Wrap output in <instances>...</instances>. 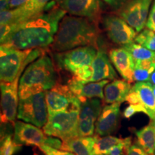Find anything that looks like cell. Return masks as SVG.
<instances>
[{
    "mask_svg": "<svg viewBox=\"0 0 155 155\" xmlns=\"http://www.w3.org/2000/svg\"><path fill=\"white\" fill-rule=\"evenodd\" d=\"M55 5V2H52L40 14L20 24L1 25V46L25 50L52 45L66 14Z\"/></svg>",
    "mask_w": 155,
    "mask_h": 155,
    "instance_id": "1",
    "label": "cell"
},
{
    "mask_svg": "<svg viewBox=\"0 0 155 155\" xmlns=\"http://www.w3.org/2000/svg\"><path fill=\"white\" fill-rule=\"evenodd\" d=\"M99 30L96 21L83 17L65 16L51 46L53 50L59 53L79 47L96 48Z\"/></svg>",
    "mask_w": 155,
    "mask_h": 155,
    "instance_id": "2",
    "label": "cell"
},
{
    "mask_svg": "<svg viewBox=\"0 0 155 155\" xmlns=\"http://www.w3.org/2000/svg\"><path fill=\"white\" fill-rule=\"evenodd\" d=\"M57 83V73L51 58L47 55H42L30 63L21 76L19 84V99L47 91Z\"/></svg>",
    "mask_w": 155,
    "mask_h": 155,
    "instance_id": "3",
    "label": "cell"
},
{
    "mask_svg": "<svg viewBox=\"0 0 155 155\" xmlns=\"http://www.w3.org/2000/svg\"><path fill=\"white\" fill-rule=\"evenodd\" d=\"M41 50H21L1 46L0 48V78L1 82L11 83L15 80L29 63L41 55Z\"/></svg>",
    "mask_w": 155,
    "mask_h": 155,
    "instance_id": "4",
    "label": "cell"
},
{
    "mask_svg": "<svg viewBox=\"0 0 155 155\" xmlns=\"http://www.w3.org/2000/svg\"><path fill=\"white\" fill-rule=\"evenodd\" d=\"M79 110L58 112L48 115L47 123L43 127V131L47 136L53 137L65 141L78 137V123Z\"/></svg>",
    "mask_w": 155,
    "mask_h": 155,
    "instance_id": "5",
    "label": "cell"
},
{
    "mask_svg": "<svg viewBox=\"0 0 155 155\" xmlns=\"http://www.w3.org/2000/svg\"><path fill=\"white\" fill-rule=\"evenodd\" d=\"M46 91L19 99L17 118L38 128L43 127L48 119Z\"/></svg>",
    "mask_w": 155,
    "mask_h": 155,
    "instance_id": "6",
    "label": "cell"
},
{
    "mask_svg": "<svg viewBox=\"0 0 155 155\" xmlns=\"http://www.w3.org/2000/svg\"><path fill=\"white\" fill-rule=\"evenodd\" d=\"M14 141L17 145H41L62 150L63 141L53 137H48L43 131L36 126L22 121L15 122Z\"/></svg>",
    "mask_w": 155,
    "mask_h": 155,
    "instance_id": "7",
    "label": "cell"
},
{
    "mask_svg": "<svg viewBox=\"0 0 155 155\" xmlns=\"http://www.w3.org/2000/svg\"><path fill=\"white\" fill-rule=\"evenodd\" d=\"M45 99L48 115L69 110H79L81 108V101L71 91L69 86L58 83L46 91Z\"/></svg>",
    "mask_w": 155,
    "mask_h": 155,
    "instance_id": "8",
    "label": "cell"
},
{
    "mask_svg": "<svg viewBox=\"0 0 155 155\" xmlns=\"http://www.w3.org/2000/svg\"><path fill=\"white\" fill-rule=\"evenodd\" d=\"M96 54V48L86 46L61 52L56 54L55 58L60 67L74 74L78 70L91 65Z\"/></svg>",
    "mask_w": 155,
    "mask_h": 155,
    "instance_id": "9",
    "label": "cell"
},
{
    "mask_svg": "<svg viewBox=\"0 0 155 155\" xmlns=\"http://www.w3.org/2000/svg\"><path fill=\"white\" fill-rule=\"evenodd\" d=\"M19 75L11 83L1 82V122L15 124L19 106Z\"/></svg>",
    "mask_w": 155,
    "mask_h": 155,
    "instance_id": "10",
    "label": "cell"
},
{
    "mask_svg": "<svg viewBox=\"0 0 155 155\" xmlns=\"http://www.w3.org/2000/svg\"><path fill=\"white\" fill-rule=\"evenodd\" d=\"M152 0H129L119 9V15L137 32L147 25L149 9Z\"/></svg>",
    "mask_w": 155,
    "mask_h": 155,
    "instance_id": "11",
    "label": "cell"
},
{
    "mask_svg": "<svg viewBox=\"0 0 155 155\" xmlns=\"http://www.w3.org/2000/svg\"><path fill=\"white\" fill-rule=\"evenodd\" d=\"M104 28L110 40L124 46L134 42L137 32L120 17L108 15L104 17Z\"/></svg>",
    "mask_w": 155,
    "mask_h": 155,
    "instance_id": "12",
    "label": "cell"
},
{
    "mask_svg": "<svg viewBox=\"0 0 155 155\" xmlns=\"http://www.w3.org/2000/svg\"><path fill=\"white\" fill-rule=\"evenodd\" d=\"M49 0H29L17 8L1 12V25L20 24L42 12Z\"/></svg>",
    "mask_w": 155,
    "mask_h": 155,
    "instance_id": "13",
    "label": "cell"
},
{
    "mask_svg": "<svg viewBox=\"0 0 155 155\" xmlns=\"http://www.w3.org/2000/svg\"><path fill=\"white\" fill-rule=\"evenodd\" d=\"M101 111L100 98H90L81 102L78 123V137H91L94 134L96 129L95 123Z\"/></svg>",
    "mask_w": 155,
    "mask_h": 155,
    "instance_id": "14",
    "label": "cell"
},
{
    "mask_svg": "<svg viewBox=\"0 0 155 155\" xmlns=\"http://www.w3.org/2000/svg\"><path fill=\"white\" fill-rule=\"evenodd\" d=\"M56 4L73 16L87 17L96 22L100 18V0H56Z\"/></svg>",
    "mask_w": 155,
    "mask_h": 155,
    "instance_id": "15",
    "label": "cell"
},
{
    "mask_svg": "<svg viewBox=\"0 0 155 155\" xmlns=\"http://www.w3.org/2000/svg\"><path fill=\"white\" fill-rule=\"evenodd\" d=\"M126 101L130 104L142 105L152 121L155 120V96L153 86L149 81L137 82L131 89L126 98Z\"/></svg>",
    "mask_w": 155,
    "mask_h": 155,
    "instance_id": "16",
    "label": "cell"
},
{
    "mask_svg": "<svg viewBox=\"0 0 155 155\" xmlns=\"http://www.w3.org/2000/svg\"><path fill=\"white\" fill-rule=\"evenodd\" d=\"M120 104H111L103 108L96 123V134L99 137H106L116 130L119 122Z\"/></svg>",
    "mask_w": 155,
    "mask_h": 155,
    "instance_id": "17",
    "label": "cell"
},
{
    "mask_svg": "<svg viewBox=\"0 0 155 155\" xmlns=\"http://www.w3.org/2000/svg\"><path fill=\"white\" fill-rule=\"evenodd\" d=\"M109 58L114 67L125 81L132 83L134 81V60L125 48H115L109 52Z\"/></svg>",
    "mask_w": 155,
    "mask_h": 155,
    "instance_id": "18",
    "label": "cell"
},
{
    "mask_svg": "<svg viewBox=\"0 0 155 155\" xmlns=\"http://www.w3.org/2000/svg\"><path fill=\"white\" fill-rule=\"evenodd\" d=\"M108 80H104L83 84L82 83L72 78L69 81L68 86L81 101L83 102L87 99L94 98L104 99V89L108 83Z\"/></svg>",
    "mask_w": 155,
    "mask_h": 155,
    "instance_id": "19",
    "label": "cell"
},
{
    "mask_svg": "<svg viewBox=\"0 0 155 155\" xmlns=\"http://www.w3.org/2000/svg\"><path fill=\"white\" fill-rule=\"evenodd\" d=\"M111 62L109 56L105 52L98 50L91 64L93 75L90 83L116 78L117 74Z\"/></svg>",
    "mask_w": 155,
    "mask_h": 155,
    "instance_id": "20",
    "label": "cell"
},
{
    "mask_svg": "<svg viewBox=\"0 0 155 155\" xmlns=\"http://www.w3.org/2000/svg\"><path fill=\"white\" fill-rule=\"evenodd\" d=\"M131 89L130 83L127 81L116 79L108 83L104 88V102L106 104H121L126 98Z\"/></svg>",
    "mask_w": 155,
    "mask_h": 155,
    "instance_id": "21",
    "label": "cell"
},
{
    "mask_svg": "<svg viewBox=\"0 0 155 155\" xmlns=\"http://www.w3.org/2000/svg\"><path fill=\"white\" fill-rule=\"evenodd\" d=\"M96 136L78 137L63 141L62 150L73 152L75 155H95Z\"/></svg>",
    "mask_w": 155,
    "mask_h": 155,
    "instance_id": "22",
    "label": "cell"
},
{
    "mask_svg": "<svg viewBox=\"0 0 155 155\" xmlns=\"http://www.w3.org/2000/svg\"><path fill=\"white\" fill-rule=\"evenodd\" d=\"M137 143L147 154L153 155L155 152V125L152 121L140 130L136 131Z\"/></svg>",
    "mask_w": 155,
    "mask_h": 155,
    "instance_id": "23",
    "label": "cell"
},
{
    "mask_svg": "<svg viewBox=\"0 0 155 155\" xmlns=\"http://www.w3.org/2000/svg\"><path fill=\"white\" fill-rule=\"evenodd\" d=\"M134 81L137 82H147L155 71V60L135 61Z\"/></svg>",
    "mask_w": 155,
    "mask_h": 155,
    "instance_id": "24",
    "label": "cell"
},
{
    "mask_svg": "<svg viewBox=\"0 0 155 155\" xmlns=\"http://www.w3.org/2000/svg\"><path fill=\"white\" fill-rule=\"evenodd\" d=\"M99 136L96 135V143L94 146L95 155L106 154L114 147L116 146L123 141V139H119L112 136H106L100 138Z\"/></svg>",
    "mask_w": 155,
    "mask_h": 155,
    "instance_id": "25",
    "label": "cell"
},
{
    "mask_svg": "<svg viewBox=\"0 0 155 155\" xmlns=\"http://www.w3.org/2000/svg\"><path fill=\"white\" fill-rule=\"evenodd\" d=\"M129 53L135 61H148V60H155V52L143 47L141 45L131 42L130 44L123 46Z\"/></svg>",
    "mask_w": 155,
    "mask_h": 155,
    "instance_id": "26",
    "label": "cell"
},
{
    "mask_svg": "<svg viewBox=\"0 0 155 155\" xmlns=\"http://www.w3.org/2000/svg\"><path fill=\"white\" fill-rule=\"evenodd\" d=\"M134 41L136 43L155 52V32L154 31L148 28L145 29L136 37Z\"/></svg>",
    "mask_w": 155,
    "mask_h": 155,
    "instance_id": "27",
    "label": "cell"
},
{
    "mask_svg": "<svg viewBox=\"0 0 155 155\" xmlns=\"http://www.w3.org/2000/svg\"><path fill=\"white\" fill-rule=\"evenodd\" d=\"M20 148V146L15 142L14 139L12 138L9 134L5 135L1 139V150L0 155H13L17 150Z\"/></svg>",
    "mask_w": 155,
    "mask_h": 155,
    "instance_id": "28",
    "label": "cell"
},
{
    "mask_svg": "<svg viewBox=\"0 0 155 155\" xmlns=\"http://www.w3.org/2000/svg\"><path fill=\"white\" fill-rule=\"evenodd\" d=\"M131 145V138L123 139L120 144L114 147L111 150L108 151L106 155H127V150Z\"/></svg>",
    "mask_w": 155,
    "mask_h": 155,
    "instance_id": "29",
    "label": "cell"
},
{
    "mask_svg": "<svg viewBox=\"0 0 155 155\" xmlns=\"http://www.w3.org/2000/svg\"><path fill=\"white\" fill-rule=\"evenodd\" d=\"M38 147L45 155H75L69 151L58 150V149L53 148L47 145H41Z\"/></svg>",
    "mask_w": 155,
    "mask_h": 155,
    "instance_id": "30",
    "label": "cell"
},
{
    "mask_svg": "<svg viewBox=\"0 0 155 155\" xmlns=\"http://www.w3.org/2000/svg\"><path fill=\"white\" fill-rule=\"evenodd\" d=\"M139 112H142L145 114H147L146 109L142 105H140V104H130L124 110L123 115L127 119H129L131 116L134 115L136 113H139Z\"/></svg>",
    "mask_w": 155,
    "mask_h": 155,
    "instance_id": "31",
    "label": "cell"
},
{
    "mask_svg": "<svg viewBox=\"0 0 155 155\" xmlns=\"http://www.w3.org/2000/svg\"><path fill=\"white\" fill-rule=\"evenodd\" d=\"M146 27L150 30L155 32V0L153 1L148 19H147Z\"/></svg>",
    "mask_w": 155,
    "mask_h": 155,
    "instance_id": "32",
    "label": "cell"
},
{
    "mask_svg": "<svg viewBox=\"0 0 155 155\" xmlns=\"http://www.w3.org/2000/svg\"><path fill=\"white\" fill-rule=\"evenodd\" d=\"M127 155H147V154L137 143V144H131L128 148Z\"/></svg>",
    "mask_w": 155,
    "mask_h": 155,
    "instance_id": "33",
    "label": "cell"
},
{
    "mask_svg": "<svg viewBox=\"0 0 155 155\" xmlns=\"http://www.w3.org/2000/svg\"><path fill=\"white\" fill-rule=\"evenodd\" d=\"M104 1L114 9H120L122 6L129 0H104Z\"/></svg>",
    "mask_w": 155,
    "mask_h": 155,
    "instance_id": "34",
    "label": "cell"
},
{
    "mask_svg": "<svg viewBox=\"0 0 155 155\" xmlns=\"http://www.w3.org/2000/svg\"><path fill=\"white\" fill-rule=\"evenodd\" d=\"M29 0H10V9L17 8L26 4Z\"/></svg>",
    "mask_w": 155,
    "mask_h": 155,
    "instance_id": "35",
    "label": "cell"
},
{
    "mask_svg": "<svg viewBox=\"0 0 155 155\" xmlns=\"http://www.w3.org/2000/svg\"><path fill=\"white\" fill-rule=\"evenodd\" d=\"M0 9L1 12L10 9V0H0Z\"/></svg>",
    "mask_w": 155,
    "mask_h": 155,
    "instance_id": "36",
    "label": "cell"
},
{
    "mask_svg": "<svg viewBox=\"0 0 155 155\" xmlns=\"http://www.w3.org/2000/svg\"><path fill=\"white\" fill-rule=\"evenodd\" d=\"M149 82H150L151 83H152V86H155V71H154V73H152V75H151Z\"/></svg>",
    "mask_w": 155,
    "mask_h": 155,
    "instance_id": "37",
    "label": "cell"
},
{
    "mask_svg": "<svg viewBox=\"0 0 155 155\" xmlns=\"http://www.w3.org/2000/svg\"><path fill=\"white\" fill-rule=\"evenodd\" d=\"M153 92H154V94L155 96V86H153Z\"/></svg>",
    "mask_w": 155,
    "mask_h": 155,
    "instance_id": "38",
    "label": "cell"
},
{
    "mask_svg": "<svg viewBox=\"0 0 155 155\" xmlns=\"http://www.w3.org/2000/svg\"><path fill=\"white\" fill-rule=\"evenodd\" d=\"M34 155H39V154H35Z\"/></svg>",
    "mask_w": 155,
    "mask_h": 155,
    "instance_id": "39",
    "label": "cell"
},
{
    "mask_svg": "<svg viewBox=\"0 0 155 155\" xmlns=\"http://www.w3.org/2000/svg\"><path fill=\"white\" fill-rule=\"evenodd\" d=\"M98 155H106V154H98Z\"/></svg>",
    "mask_w": 155,
    "mask_h": 155,
    "instance_id": "40",
    "label": "cell"
},
{
    "mask_svg": "<svg viewBox=\"0 0 155 155\" xmlns=\"http://www.w3.org/2000/svg\"><path fill=\"white\" fill-rule=\"evenodd\" d=\"M153 122H154V121H153ZM154 125H155V122H154Z\"/></svg>",
    "mask_w": 155,
    "mask_h": 155,
    "instance_id": "41",
    "label": "cell"
},
{
    "mask_svg": "<svg viewBox=\"0 0 155 155\" xmlns=\"http://www.w3.org/2000/svg\"><path fill=\"white\" fill-rule=\"evenodd\" d=\"M154 121V122H155V120H154V121Z\"/></svg>",
    "mask_w": 155,
    "mask_h": 155,
    "instance_id": "42",
    "label": "cell"
},
{
    "mask_svg": "<svg viewBox=\"0 0 155 155\" xmlns=\"http://www.w3.org/2000/svg\"><path fill=\"white\" fill-rule=\"evenodd\" d=\"M154 154H155V152H154Z\"/></svg>",
    "mask_w": 155,
    "mask_h": 155,
    "instance_id": "43",
    "label": "cell"
}]
</instances>
